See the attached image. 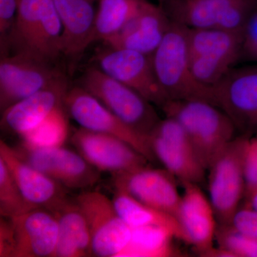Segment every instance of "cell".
Instances as JSON below:
<instances>
[{
    "label": "cell",
    "instance_id": "6da1fadb",
    "mask_svg": "<svg viewBox=\"0 0 257 257\" xmlns=\"http://www.w3.org/2000/svg\"><path fill=\"white\" fill-rule=\"evenodd\" d=\"M62 25L53 0H18L15 23L1 56L23 54L54 64L62 53Z\"/></svg>",
    "mask_w": 257,
    "mask_h": 257
},
{
    "label": "cell",
    "instance_id": "7a4b0ae2",
    "mask_svg": "<svg viewBox=\"0 0 257 257\" xmlns=\"http://www.w3.org/2000/svg\"><path fill=\"white\" fill-rule=\"evenodd\" d=\"M161 109L183 127L206 170L235 138L236 128L229 116L208 101L169 100Z\"/></svg>",
    "mask_w": 257,
    "mask_h": 257
},
{
    "label": "cell",
    "instance_id": "3957f363",
    "mask_svg": "<svg viewBox=\"0 0 257 257\" xmlns=\"http://www.w3.org/2000/svg\"><path fill=\"white\" fill-rule=\"evenodd\" d=\"M187 33L188 28L172 21L160 45L151 55L157 78L170 100H202L216 105L214 87L201 84L192 73Z\"/></svg>",
    "mask_w": 257,
    "mask_h": 257
},
{
    "label": "cell",
    "instance_id": "277c9868",
    "mask_svg": "<svg viewBox=\"0 0 257 257\" xmlns=\"http://www.w3.org/2000/svg\"><path fill=\"white\" fill-rule=\"evenodd\" d=\"M242 34L219 30L188 28L191 69L196 79L214 87L241 60Z\"/></svg>",
    "mask_w": 257,
    "mask_h": 257
},
{
    "label": "cell",
    "instance_id": "5b68a950",
    "mask_svg": "<svg viewBox=\"0 0 257 257\" xmlns=\"http://www.w3.org/2000/svg\"><path fill=\"white\" fill-rule=\"evenodd\" d=\"M79 83L119 119L144 135H150L161 120L151 102L96 65L86 69Z\"/></svg>",
    "mask_w": 257,
    "mask_h": 257
},
{
    "label": "cell",
    "instance_id": "8992f818",
    "mask_svg": "<svg viewBox=\"0 0 257 257\" xmlns=\"http://www.w3.org/2000/svg\"><path fill=\"white\" fill-rule=\"evenodd\" d=\"M235 138L216 157L208 170L210 202L219 225H230L244 197L243 158L248 140Z\"/></svg>",
    "mask_w": 257,
    "mask_h": 257
},
{
    "label": "cell",
    "instance_id": "52a82bcc",
    "mask_svg": "<svg viewBox=\"0 0 257 257\" xmlns=\"http://www.w3.org/2000/svg\"><path fill=\"white\" fill-rule=\"evenodd\" d=\"M64 105L69 117L80 127L116 137L133 147L149 162L157 160L149 135L125 123L80 86L69 88Z\"/></svg>",
    "mask_w": 257,
    "mask_h": 257
},
{
    "label": "cell",
    "instance_id": "ba28073f",
    "mask_svg": "<svg viewBox=\"0 0 257 257\" xmlns=\"http://www.w3.org/2000/svg\"><path fill=\"white\" fill-rule=\"evenodd\" d=\"M257 0H172L165 4L171 21L191 29L242 34Z\"/></svg>",
    "mask_w": 257,
    "mask_h": 257
},
{
    "label": "cell",
    "instance_id": "9c48e42d",
    "mask_svg": "<svg viewBox=\"0 0 257 257\" xmlns=\"http://www.w3.org/2000/svg\"><path fill=\"white\" fill-rule=\"evenodd\" d=\"M75 200L89 225L92 256L119 257L131 240L133 228L121 219L113 201L96 191L83 192Z\"/></svg>",
    "mask_w": 257,
    "mask_h": 257
},
{
    "label": "cell",
    "instance_id": "30bf717a",
    "mask_svg": "<svg viewBox=\"0 0 257 257\" xmlns=\"http://www.w3.org/2000/svg\"><path fill=\"white\" fill-rule=\"evenodd\" d=\"M60 69L23 54L1 56L0 109L2 112L15 103L65 79Z\"/></svg>",
    "mask_w": 257,
    "mask_h": 257
},
{
    "label": "cell",
    "instance_id": "8fae6325",
    "mask_svg": "<svg viewBox=\"0 0 257 257\" xmlns=\"http://www.w3.org/2000/svg\"><path fill=\"white\" fill-rule=\"evenodd\" d=\"M94 61L104 73L132 88L160 109L170 100L157 78L151 56L105 47L96 52Z\"/></svg>",
    "mask_w": 257,
    "mask_h": 257
},
{
    "label": "cell",
    "instance_id": "7c38bea8",
    "mask_svg": "<svg viewBox=\"0 0 257 257\" xmlns=\"http://www.w3.org/2000/svg\"><path fill=\"white\" fill-rule=\"evenodd\" d=\"M150 137L157 160L182 183H202L206 169L183 127L172 118L161 119Z\"/></svg>",
    "mask_w": 257,
    "mask_h": 257
},
{
    "label": "cell",
    "instance_id": "4fadbf2b",
    "mask_svg": "<svg viewBox=\"0 0 257 257\" xmlns=\"http://www.w3.org/2000/svg\"><path fill=\"white\" fill-rule=\"evenodd\" d=\"M216 105L241 135L257 136V63L233 68L214 87Z\"/></svg>",
    "mask_w": 257,
    "mask_h": 257
},
{
    "label": "cell",
    "instance_id": "5bb4252c",
    "mask_svg": "<svg viewBox=\"0 0 257 257\" xmlns=\"http://www.w3.org/2000/svg\"><path fill=\"white\" fill-rule=\"evenodd\" d=\"M15 148V147H14ZM15 151L29 165L67 189H88L99 179V172L79 153L64 148L30 149L15 147Z\"/></svg>",
    "mask_w": 257,
    "mask_h": 257
},
{
    "label": "cell",
    "instance_id": "9a60e30c",
    "mask_svg": "<svg viewBox=\"0 0 257 257\" xmlns=\"http://www.w3.org/2000/svg\"><path fill=\"white\" fill-rule=\"evenodd\" d=\"M71 142L77 152L99 172L118 175L145 167L149 162L127 143L106 134L80 127L74 132Z\"/></svg>",
    "mask_w": 257,
    "mask_h": 257
},
{
    "label": "cell",
    "instance_id": "2e32d148",
    "mask_svg": "<svg viewBox=\"0 0 257 257\" xmlns=\"http://www.w3.org/2000/svg\"><path fill=\"white\" fill-rule=\"evenodd\" d=\"M113 183L115 190L126 193L140 202L175 217L182 197L175 176L167 170L145 166L113 175Z\"/></svg>",
    "mask_w": 257,
    "mask_h": 257
},
{
    "label": "cell",
    "instance_id": "e0dca14e",
    "mask_svg": "<svg viewBox=\"0 0 257 257\" xmlns=\"http://www.w3.org/2000/svg\"><path fill=\"white\" fill-rule=\"evenodd\" d=\"M0 158L4 161L26 200L36 208L54 211L69 200L65 187L29 165L3 140Z\"/></svg>",
    "mask_w": 257,
    "mask_h": 257
},
{
    "label": "cell",
    "instance_id": "ac0fdd59",
    "mask_svg": "<svg viewBox=\"0 0 257 257\" xmlns=\"http://www.w3.org/2000/svg\"><path fill=\"white\" fill-rule=\"evenodd\" d=\"M184 191L176 219L184 234V241L206 256L212 249L216 236V219L210 200L198 184L182 183Z\"/></svg>",
    "mask_w": 257,
    "mask_h": 257
},
{
    "label": "cell",
    "instance_id": "d6986e66",
    "mask_svg": "<svg viewBox=\"0 0 257 257\" xmlns=\"http://www.w3.org/2000/svg\"><path fill=\"white\" fill-rule=\"evenodd\" d=\"M172 21L163 7L145 1L138 13L104 46L126 49L151 56L160 45Z\"/></svg>",
    "mask_w": 257,
    "mask_h": 257
},
{
    "label": "cell",
    "instance_id": "ffe728a7",
    "mask_svg": "<svg viewBox=\"0 0 257 257\" xmlns=\"http://www.w3.org/2000/svg\"><path fill=\"white\" fill-rule=\"evenodd\" d=\"M9 219L14 235L13 257L54 256L58 223L52 211L36 208Z\"/></svg>",
    "mask_w": 257,
    "mask_h": 257
},
{
    "label": "cell",
    "instance_id": "44dd1931",
    "mask_svg": "<svg viewBox=\"0 0 257 257\" xmlns=\"http://www.w3.org/2000/svg\"><path fill=\"white\" fill-rule=\"evenodd\" d=\"M67 78L15 103L2 112L1 126L19 137L35 128L56 108L63 105Z\"/></svg>",
    "mask_w": 257,
    "mask_h": 257
},
{
    "label": "cell",
    "instance_id": "7402d4cb",
    "mask_svg": "<svg viewBox=\"0 0 257 257\" xmlns=\"http://www.w3.org/2000/svg\"><path fill=\"white\" fill-rule=\"evenodd\" d=\"M62 25V55L76 60L92 45L94 0H53Z\"/></svg>",
    "mask_w": 257,
    "mask_h": 257
},
{
    "label": "cell",
    "instance_id": "603a6c76",
    "mask_svg": "<svg viewBox=\"0 0 257 257\" xmlns=\"http://www.w3.org/2000/svg\"><path fill=\"white\" fill-rule=\"evenodd\" d=\"M52 213L58 223V238L53 257L92 256L90 230L76 200L69 199Z\"/></svg>",
    "mask_w": 257,
    "mask_h": 257
},
{
    "label": "cell",
    "instance_id": "cb8c5ba5",
    "mask_svg": "<svg viewBox=\"0 0 257 257\" xmlns=\"http://www.w3.org/2000/svg\"><path fill=\"white\" fill-rule=\"evenodd\" d=\"M112 201L119 215L132 228L162 226L173 231L177 239L184 241L183 233L175 216L146 205L121 191L115 190Z\"/></svg>",
    "mask_w": 257,
    "mask_h": 257
},
{
    "label": "cell",
    "instance_id": "d4e9b609",
    "mask_svg": "<svg viewBox=\"0 0 257 257\" xmlns=\"http://www.w3.org/2000/svg\"><path fill=\"white\" fill-rule=\"evenodd\" d=\"M146 0H99L92 42L107 40L121 30Z\"/></svg>",
    "mask_w": 257,
    "mask_h": 257
},
{
    "label": "cell",
    "instance_id": "484cf974",
    "mask_svg": "<svg viewBox=\"0 0 257 257\" xmlns=\"http://www.w3.org/2000/svg\"><path fill=\"white\" fill-rule=\"evenodd\" d=\"M175 233L162 226L133 228L131 240L119 257L175 256L172 241Z\"/></svg>",
    "mask_w": 257,
    "mask_h": 257
},
{
    "label": "cell",
    "instance_id": "4316f807",
    "mask_svg": "<svg viewBox=\"0 0 257 257\" xmlns=\"http://www.w3.org/2000/svg\"><path fill=\"white\" fill-rule=\"evenodd\" d=\"M69 117L64 104L58 106L35 128L20 136L21 145L38 150L63 147L69 137Z\"/></svg>",
    "mask_w": 257,
    "mask_h": 257
},
{
    "label": "cell",
    "instance_id": "83f0119b",
    "mask_svg": "<svg viewBox=\"0 0 257 257\" xmlns=\"http://www.w3.org/2000/svg\"><path fill=\"white\" fill-rule=\"evenodd\" d=\"M36 209L26 200L8 166L0 158V215L12 218Z\"/></svg>",
    "mask_w": 257,
    "mask_h": 257
},
{
    "label": "cell",
    "instance_id": "f1b7e54d",
    "mask_svg": "<svg viewBox=\"0 0 257 257\" xmlns=\"http://www.w3.org/2000/svg\"><path fill=\"white\" fill-rule=\"evenodd\" d=\"M215 237L219 248L233 257H257V239L240 232L231 224L219 225Z\"/></svg>",
    "mask_w": 257,
    "mask_h": 257
},
{
    "label": "cell",
    "instance_id": "f546056e",
    "mask_svg": "<svg viewBox=\"0 0 257 257\" xmlns=\"http://www.w3.org/2000/svg\"><path fill=\"white\" fill-rule=\"evenodd\" d=\"M244 173V198L247 201L257 189V136L248 140L243 158Z\"/></svg>",
    "mask_w": 257,
    "mask_h": 257
},
{
    "label": "cell",
    "instance_id": "4dcf8cb0",
    "mask_svg": "<svg viewBox=\"0 0 257 257\" xmlns=\"http://www.w3.org/2000/svg\"><path fill=\"white\" fill-rule=\"evenodd\" d=\"M240 60L257 63V1L243 27Z\"/></svg>",
    "mask_w": 257,
    "mask_h": 257
},
{
    "label": "cell",
    "instance_id": "1f68e13d",
    "mask_svg": "<svg viewBox=\"0 0 257 257\" xmlns=\"http://www.w3.org/2000/svg\"><path fill=\"white\" fill-rule=\"evenodd\" d=\"M231 225L240 232L257 239V211L252 208L244 206L238 209Z\"/></svg>",
    "mask_w": 257,
    "mask_h": 257
},
{
    "label": "cell",
    "instance_id": "d6a6232c",
    "mask_svg": "<svg viewBox=\"0 0 257 257\" xmlns=\"http://www.w3.org/2000/svg\"><path fill=\"white\" fill-rule=\"evenodd\" d=\"M18 0H0V41L3 42L15 23Z\"/></svg>",
    "mask_w": 257,
    "mask_h": 257
},
{
    "label": "cell",
    "instance_id": "836d02e7",
    "mask_svg": "<svg viewBox=\"0 0 257 257\" xmlns=\"http://www.w3.org/2000/svg\"><path fill=\"white\" fill-rule=\"evenodd\" d=\"M15 242L13 226L9 218L0 221V256L13 257Z\"/></svg>",
    "mask_w": 257,
    "mask_h": 257
},
{
    "label": "cell",
    "instance_id": "e575fe53",
    "mask_svg": "<svg viewBox=\"0 0 257 257\" xmlns=\"http://www.w3.org/2000/svg\"><path fill=\"white\" fill-rule=\"evenodd\" d=\"M246 207L252 208L257 211V189L252 193L247 201H246Z\"/></svg>",
    "mask_w": 257,
    "mask_h": 257
},
{
    "label": "cell",
    "instance_id": "d590c367",
    "mask_svg": "<svg viewBox=\"0 0 257 257\" xmlns=\"http://www.w3.org/2000/svg\"><path fill=\"white\" fill-rule=\"evenodd\" d=\"M159 1H160L161 3H162V4L165 5L166 3H170L172 0H159Z\"/></svg>",
    "mask_w": 257,
    "mask_h": 257
},
{
    "label": "cell",
    "instance_id": "8d00e7d4",
    "mask_svg": "<svg viewBox=\"0 0 257 257\" xmlns=\"http://www.w3.org/2000/svg\"><path fill=\"white\" fill-rule=\"evenodd\" d=\"M94 1H96V0H94ZM98 1H99V0H98Z\"/></svg>",
    "mask_w": 257,
    "mask_h": 257
}]
</instances>
